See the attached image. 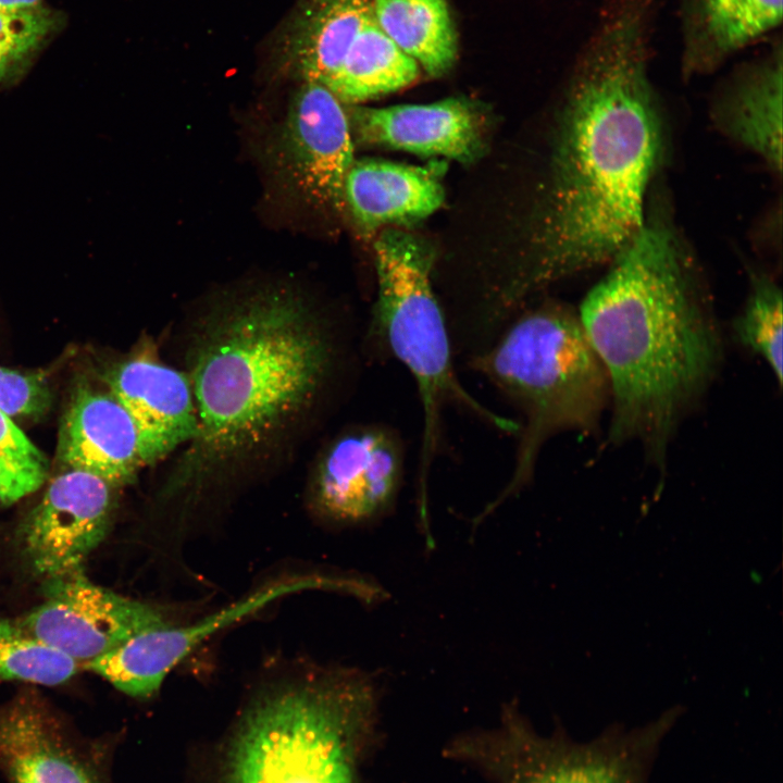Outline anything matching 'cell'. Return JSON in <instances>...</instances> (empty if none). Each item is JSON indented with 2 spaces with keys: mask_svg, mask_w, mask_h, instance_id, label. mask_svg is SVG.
Returning a JSON list of instances; mask_svg holds the SVG:
<instances>
[{
  "mask_svg": "<svg viewBox=\"0 0 783 783\" xmlns=\"http://www.w3.org/2000/svg\"><path fill=\"white\" fill-rule=\"evenodd\" d=\"M645 7L616 9L583 53L559 112L531 259L504 291L525 296L610 263L646 222L645 200L666 148L648 74Z\"/></svg>",
  "mask_w": 783,
  "mask_h": 783,
  "instance_id": "cell-1",
  "label": "cell"
},
{
  "mask_svg": "<svg viewBox=\"0 0 783 783\" xmlns=\"http://www.w3.org/2000/svg\"><path fill=\"white\" fill-rule=\"evenodd\" d=\"M188 331L197 431L165 478V504L192 505L281 457L315 418L338 365L331 322L288 286L224 296Z\"/></svg>",
  "mask_w": 783,
  "mask_h": 783,
  "instance_id": "cell-2",
  "label": "cell"
},
{
  "mask_svg": "<svg viewBox=\"0 0 783 783\" xmlns=\"http://www.w3.org/2000/svg\"><path fill=\"white\" fill-rule=\"evenodd\" d=\"M577 314L608 376L610 442L638 444L662 468L723 357L713 307L674 231L646 220Z\"/></svg>",
  "mask_w": 783,
  "mask_h": 783,
  "instance_id": "cell-3",
  "label": "cell"
},
{
  "mask_svg": "<svg viewBox=\"0 0 783 783\" xmlns=\"http://www.w3.org/2000/svg\"><path fill=\"white\" fill-rule=\"evenodd\" d=\"M378 687L349 668L321 669L259 694L226 751L222 783H359Z\"/></svg>",
  "mask_w": 783,
  "mask_h": 783,
  "instance_id": "cell-4",
  "label": "cell"
},
{
  "mask_svg": "<svg viewBox=\"0 0 783 783\" xmlns=\"http://www.w3.org/2000/svg\"><path fill=\"white\" fill-rule=\"evenodd\" d=\"M472 365L524 417L513 474L477 515L478 523L531 481L550 437L595 431L610 405V387L579 314L557 303H544L517 318Z\"/></svg>",
  "mask_w": 783,
  "mask_h": 783,
  "instance_id": "cell-5",
  "label": "cell"
},
{
  "mask_svg": "<svg viewBox=\"0 0 783 783\" xmlns=\"http://www.w3.org/2000/svg\"><path fill=\"white\" fill-rule=\"evenodd\" d=\"M374 261L377 276L374 325L418 386L424 420L422 464L432 460L440 410L448 402L505 430L508 420L474 399L452 370L447 322L432 288L431 249L412 234L388 228L374 241Z\"/></svg>",
  "mask_w": 783,
  "mask_h": 783,
  "instance_id": "cell-6",
  "label": "cell"
},
{
  "mask_svg": "<svg viewBox=\"0 0 783 783\" xmlns=\"http://www.w3.org/2000/svg\"><path fill=\"white\" fill-rule=\"evenodd\" d=\"M680 710L632 729L612 726L592 739L564 732L544 736L513 706H507L495 730L462 735L452 757L471 762L496 783H649L666 736Z\"/></svg>",
  "mask_w": 783,
  "mask_h": 783,
  "instance_id": "cell-7",
  "label": "cell"
},
{
  "mask_svg": "<svg viewBox=\"0 0 783 783\" xmlns=\"http://www.w3.org/2000/svg\"><path fill=\"white\" fill-rule=\"evenodd\" d=\"M315 589L360 598L365 583L362 576L327 573L282 577L190 624H166L140 632L111 651L83 663L82 668L130 697L148 698L176 666L213 634L279 598Z\"/></svg>",
  "mask_w": 783,
  "mask_h": 783,
  "instance_id": "cell-8",
  "label": "cell"
},
{
  "mask_svg": "<svg viewBox=\"0 0 783 783\" xmlns=\"http://www.w3.org/2000/svg\"><path fill=\"white\" fill-rule=\"evenodd\" d=\"M345 104L324 86L300 83L270 145L269 159L283 186L307 207L346 213L344 184L353 161Z\"/></svg>",
  "mask_w": 783,
  "mask_h": 783,
  "instance_id": "cell-9",
  "label": "cell"
},
{
  "mask_svg": "<svg viewBox=\"0 0 783 783\" xmlns=\"http://www.w3.org/2000/svg\"><path fill=\"white\" fill-rule=\"evenodd\" d=\"M113 739L77 731L34 688L0 705L5 783H112Z\"/></svg>",
  "mask_w": 783,
  "mask_h": 783,
  "instance_id": "cell-10",
  "label": "cell"
},
{
  "mask_svg": "<svg viewBox=\"0 0 783 783\" xmlns=\"http://www.w3.org/2000/svg\"><path fill=\"white\" fill-rule=\"evenodd\" d=\"M403 463L402 444L391 428L376 424L351 427L319 455L309 483L310 506L333 524L375 522L396 504Z\"/></svg>",
  "mask_w": 783,
  "mask_h": 783,
  "instance_id": "cell-11",
  "label": "cell"
},
{
  "mask_svg": "<svg viewBox=\"0 0 783 783\" xmlns=\"http://www.w3.org/2000/svg\"><path fill=\"white\" fill-rule=\"evenodd\" d=\"M46 583L45 601L18 621L37 638L80 664L140 632L170 624L157 607L99 586L82 570Z\"/></svg>",
  "mask_w": 783,
  "mask_h": 783,
  "instance_id": "cell-12",
  "label": "cell"
},
{
  "mask_svg": "<svg viewBox=\"0 0 783 783\" xmlns=\"http://www.w3.org/2000/svg\"><path fill=\"white\" fill-rule=\"evenodd\" d=\"M115 489L79 470H64L49 483L20 529L22 554L36 574L48 580L82 570L110 530Z\"/></svg>",
  "mask_w": 783,
  "mask_h": 783,
  "instance_id": "cell-13",
  "label": "cell"
},
{
  "mask_svg": "<svg viewBox=\"0 0 783 783\" xmlns=\"http://www.w3.org/2000/svg\"><path fill=\"white\" fill-rule=\"evenodd\" d=\"M353 141L425 157L473 161L483 147L484 120L462 98L386 108L346 105Z\"/></svg>",
  "mask_w": 783,
  "mask_h": 783,
  "instance_id": "cell-14",
  "label": "cell"
},
{
  "mask_svg": "<svg viewBox=\"0 0 783 783\" xmlns=\"http://www.w3.org/2000/svg\"><path fill=\"white\" fill-rule=\"evenodd\" d=\"M105 382L135 423L146 465L195 436L197 411L185 371L162 362L147 349L113 365Z\"/></svg>",
  "mask_w": 783,
  "mask_h": 783,
  "instance_id": "cell-15",
  "label": "cell"
},
{
  "mask_svg": "<svg viewBox=\"0 0 783 783\" xmlns=\"http://www.w3.org/2000/svg\"><path fill=\"white\" fill-rule=\"evenodd\" d=\"M58 461L64 470L94 474L114 487L130 484L147 467L138 431L108 390L77 386L60 424Z\"/></svg>",
  "mask_w": 783,
  "mask_h": 783,
  "instance_id": "cell-16",
  "label": "cell"
},
{
  "mask_svg": "<svg viewBox=\"0 0 783 783\" xmlns=\"http://www.w3.org/2000/svg\"><path fill=\"white\" fill-rule=\"evenodd\" d=\"M374 17L372 0H297L274 37L276 70L327 88Z\"/></svg>",
  "mask_w": 783,
  "mask_h": 783,
  "instance_id": "cell-17",
  "label": "cell"
},
{
  "mask_svg": "<svg viewBox=\"0 0 783 783\" xmlns=\"http://www.w3.org/2000/svg\"><path fill=\"white\" fill-rule=\"evenodd\" d=\"M444 165L355 160L345 179L344 202L359 234L369 237L385 225L417 222L439 209Z\"/></svg>",
  "mask_w": 783,
  "mask_h": 783,
  "instance_id": "cell-18",
  "label": "cell"
},
{
  "mask_svg": "<svg viewBox=\"0 0 783 783\" xmlns=\"http://www.w3.org/2000/svg\"><path fill=\"white\" fill-rule=\"evenodd\" d=\"M783 66L781 47L742 70L716 98L711 116L728 138L782 172Z\"/></svg>",
  "mask_w": 783,
  "mask_h": 783,
  "instance_id": "cell-19",
  "label": "cell"
},
{
  "mask_svg": "<svg viewBox=\"0 0 783 783\" xmlns=\"http://www.w3.org/2000/svg\"><path fill=\"white\" fill-rule=\"evenodd\" d=\"M783 0H687L686 74L711 70L720 61L772 32Z\"/></svg>",
  "mask_w": 783,
  "mask_h": 783,
  "instance_id": "cell-20",
  "label": "cell"
},
{
  "mask_svg": "<svg viewBox=\"0 0 783 783\" xmlns=\"http://www.w3.org/2000/svg\"><path fill=\"white\" fill-rule=\"evenodd\" d=\"M385 35L431 76L456 61L457 37L445 0H372Z\"/></svg>",
  "mask_w": 783,
  "mask_h": 783,
  "instance_id": "cell-21",
  "label": "cell"
},
{
  "mask_svg": "<svg viewBox=\"0 0 783 783\" xmlns=\"http://www.w3.org/2000/svg\"><path fill=\"white\" fill-rule=\"evenodd\" d=\"M82 664L29 633L18 620L0 619V681L58 686Z\"/></svg>",
  "mask_w": 783,
  "mask_h": 783,
  "instance_id": "cell-22",
  "label": "cell"
},
{
  "mask_svg": "<svg viewBox=\"0 0 783 783\" xmlns=\"http://www.w3.org/2000/svg\"><path fill=\"white\" fill-rule=\"evenodd\" d=\"M782 290L774 279L754 275L747 301L733 323L738 341L769 366L782 384Z\"/></svg>",
  "mask_w": 783,
  "mask_h": 783,
  "instance_id": "cell-23",
  "label": "cell"
},
{
  "mask_svg": "<svg viewBox=\"0 0 783 783\" xmlns=\"http://www.w3.org/2000/svg\"><path fill=\"white\" fill-rule=\"evenodd\" d=\"M48 473L46 456L0 410V505L11 506L36 492Z\"/></svg>",
  "mask_w": 783,
  "mask_h": 783,
  "instance_id": "cell-24",
  "label": "cell"
},
{
  "mask_svg": "<svg viewBox=\"0 0 783 783\" xmlns=\"http://www.w3.org/2000/svg\"><path fill=\"white\" fill-rule=\"evenodd\" d=\"M60 14L44 5L0 12V80L33 55L60 26Z\"/></svg>",
  "mask_w": 783,
  "mask_h": 783,
  "instance_id": "cell-25",
  "label": "cell"
},
{
  "mask_svg": "<svg viewBox=\"0 0 783 783\" xmlns=\"http://www.w3.org/2000/svg\"><path fill=\"white\" fill-rule=\"evenodd\" d=\"M52 403L50 384L44 373L22 372L0 365V410L13 419L45 415Z\"/></svg>",
  "mask_w": 783,
  "mask_h": 783,
  "instance_id": "cell-26",
  "label": "cell"
},
{
  "mask_svg": "<svg viewBox=\"0 0 783 783\" xmlns=\"http://www.w3.org/2000/svg\"><path fill=\"white\" fill-rule=\"evenodd\" d=\"M42 5V0H0V12L29 10Z\"/></svg>",
  "mask_w": 783,
  "mask_h": 783,
  "instance_id": "cell-27",
  "label": "cell"
}]
</instances>
